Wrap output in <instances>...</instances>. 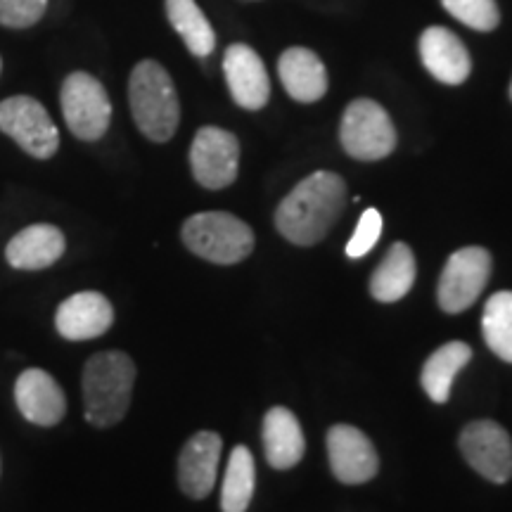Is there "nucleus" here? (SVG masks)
Here are the masks:
<instances>
[{
	"label": "nucleus",
	"instance_id": "1",
	"mask_svg": "<svg viewBox=\"0 0 512 512\" xmlns=\"http://www.w3.org/2000/svg\"><path fill=\"white\" fill-rule=\"evenodd\" d=\"M347 207V183L335 171H316L275 209V228L292 245L311 247L330 233Z\"/></svg>",
	"mask_w": 512,
	"mask_h": 512
},
{
	"label": "nucleus",
	"instance_id": "2",
	"mask_svg": "<svg viewBox=\"0 0 512 512\" xmlns=\"http://www.w3.org/2000/svg\"><path fill=\"white\" fill-rule=\"evenodd\" d=\"M136 363L124 351H100L83 368V411L93 427H114L131 406Z\"/></svg>",
	"mask_w": 512,
	"mask_h": 512
},
{
	"label": "nucleus",
	"instance_id": "3",
	"mask_svg": "<svg viewBox=\"0 0 512 512\" xmlns=\"http://www.w3.org/2000/svg\"><path fill=\"white\" fill-rule=\"evenodd\" d=\"M128 105L145 138L152 143H166L174 138L181 121V105L174 81L162 64L155 60L136 64L128 81Z\"/></svg>",
	"mask_w": 512,
	"mask_h": 512
},
{
	"label": "nucleus",
	"instance_id": "4",
	"mask_svg": "<svg viewBox=\"0 0 512 512\" xmlns=\"http://www.w3.org/2000/svg\"><path fill=\"white\" fill-rule=\"evenodd\" d=\"M183 245L204 261L233 266L254 249V230L228 211H202L190 216L181 230Z\"/></svg>",
	"mask_w": 512,
	"mask_h": 512
},
{
	"label": "nucleus",
	"instance_id": "5",
	"mask_svg": "<svg viewBox=\"0 0 512 512\" xmlns=\"http://www.w3.org/2000/svg\"><path fill=\"white\" fill-rule=\"evenodd\" d=\"M339 143L358 162H377L389 157L396 147V128L375 100H354L344 110L339 124Z\"/></svg>",
	"mask_w": 512,
	"mask_h": 512
},
{
	"label": "nucleus",
	"instance_id": "6",
	"mask_svg": "<svg viewBox=\"0 0 512 512\" xmlns=\"http://www.w3.org/2000/svg\"><path fill=\"white\" fill-rule=\"evenodd\" d=\"M60 102L67 128L76 138L93 143L105 136L112 121V102L95 76L86 72L69 74L62 83Z\"/></svg>",
	"mask_w": 512,
	"mask_h": 512
},
{
	"label": "nucleus",
	"instance_id": "7",
	"mask_svg": "<svg viewBox=\"0 0 512 512\" xmlns=\"http://www.w3.org/2000/svg\"><path fill=\"white\" fill-rule=\"evenodd\" d=\"M491 254L484 247H463L448 256L439 278L437 302L446 313H463L477 302L491 278Z\"/></svg>",
	"mask_w": 512,
	"mask_h": 512
},
{
	"label": "nucleus",
	"instance_id": "8",
	"mask_svg": "<svg viewBox=\"0 0 512 512\" xmlns=\"http://www.w3.org/2000/svg\"><path fill=\"white\" fill-rule=\"evenodd\" d=\"M0 131L36 159H50L60 147V133L48 110L29 95L0 102Z\"/></svg>",
	"mask_w": 512,
	"mask_h": 512
},
{
	"label": "nucleus",
	"instance_id": "9",
	"mask_svg": "<svg viewBox=\"0 0 512 512\" xmlns=\"http://www.w3.org/2000/svg\"><path fill=\"white\" fill-rule=\"evenodd\" d=\"M240 164V143L230 131L204 126L190 145V169L195 181L207 190H223L235 183Z\"/></svg>",
	"mask_w": 512,
	"mask_h": 512
},
{
	"label": "nucleus",
	"instance_id": "10",
	"mask_svg": "<svg viewBox=\"0 0 512 512\" xmlns=\"http://www.w3.org/2000/svg\"><path fill=\"white\" fill-rule=\"evenodd\" d=\"M460 451L467 465L494 484L512 477V439L494 420H475L460 432Z\"/></svg>",
	"mask_w": 512,
	"mask_h": 512
},
{
	"label": "nucleus",
	"instance_id": "11",
	"mask_svg": "<svg viewBox=\"0 0 512 512\" xmlns=\"http://www.w3.org/2000/svg\"><path fill=\"white\" fill-rule=\"evenodd\" d=\"M330 470L337 482L366 484L380 472V456L373 441L354 425H332L328 432Z\"/></svg>",
	"mask_w": 512,
	"mask_h": 512
},
{
	"label": "nucleus",
	"instance_id": "12",
	"mask_svg": "<svg viewBox=\"0 0 512 512\" xmlns=\"http://www.w3.org/2000/svg\"><path fill=\"white\" fill-rule=\"evenodd\" d=\"M223 74L228 91L242 110H261L271 98V79L256 50L245 43H233L223 55Z\"/></svg>",
	"mask_w": 512,
	"mask_h": 512
},
{
	"label": "nucleus",
	"instance_id": "13",
	"mask_svg": "<svg viewBox=\"0 0 512 512\" xmlns=\"http://www.w3.org/2000/svg\"><path fill=\"white\" fill-rule=\"evenodd\" d=\"M223 439L216 432H197L178 456V484L185 496L202 501L211 494L219 472Z\"/></svg>",
	"mask_w": 512,
	"mask_h": 512
},
{
	"label": "nucleus",
	"instance_id": "14",
	"mask_svg": "<svg viewBox=\"0 0 512 512\" xmlns=\"http://www.w3.org/2000/svg\"><path fill=\"white\" fill-rule=\"evenodd\" d=\"M114 323L110 299L100 292H79L64 299L55 313V328L64 339L86 342L105 335Z\"/></svg>",
	"mask_w": 512,
	"mask_h": 512
},
{
	"label": "nucleus",
	"instance_id": "15",
	"mask_svg": "<svg viewBox=\"0 0 512 512\" xmlns=\"http://www.w3.org/2000/svg\"><path fill=\"white\" fill-rule=\"evenodd\" d=\"M15 401L19 413L29 422L41 427H53L67 413V399H64L62 387L53 375L46 370L29 368L17 377Z\"/></svg>",
	"mask_w": 512,
	"mask_h": 512
},
{
	"label": "nucleus",
	"instance_id": "16",
	"mask_svg": "<svg viewBox=\"0 0 512 512\" xmlns=\"http://www.w3.org/2000/svg\"><path fill=\"white\" fill-rule=\"evenodd\" d=\"M420 60L427 72L446 86H460L472 72L463 41L444 27H430L420 36Z\"/></svg>",
	"mask_w": 512,
	"mask_h": 512
},
{
	"label": "nucleus",
	"instance_id": "17",
	"mask_svg": "<svg viewBox=\"0 0 512 512\" xmlns=\"http://www.w3.org/2000/svg\"><path fill=\"white\" fill-rule=\"evenodd\" d=\"M261 439H264L268 465L275 467V470H292L304 458V432L297 415L290 408L275 406L266 413L264 427H261Z\"/></svg>",
	"mask_w": 512,
	"mask_h": 512
},
{
	"label": "nucleus",
	"instance_id": "18",
	"mask_svg": "<svg viewBox=\"0 0 512 512\" xmlns=\"http://www.w3.org/2000/svg\"><path fill=\"white\" fill-rule=\"evenodd\" d=\"M62 254L64 235L50 223H36V226L19 230L5 249V259L17 271H43L60 261Z\"/></svg>",
	"mask_w": 512,
	"mask_h": 512
},
{
	"label": "nucleus",
	"instance_id": "19",
	"mask_svg": "<svg viewBox=\"0 0 512 512\" xmlns=\"http://www.w3.org/2000/svg\"><path fill=\"white\" fill-rule=\"evenodd\" d=\"M278 74L285 91L297 102H318L328 93V72L309 48H290L280 55Z\"/></svg>",
	"mask_w": 512,
	"mask_h": 512
},
{
	"label": "nucleus",
	"instance_id": "20",
	"mask_svg": "<svg viewBox=\"0 0 512 512\" xmlns=\"http://www.w3.org/2000/svg\"><path fill=\"white\" fill-rule=\"evenodd\" d=\"M415 275H418V264L413 249L403 242H394L370 278V294L384 304L399 302L411 292Z\"/></svg>",
	"mask_w": 512,
	"mask_h": 512
},
{
	"label": "nucleus",
	"instance_id": "21",
	"mask_svg": "<svg viewBox=\"0 0 512 512\" xmlns=\"http://www.w3.org/2000/svg\"><path fill=\"white\" fill-rule=\"evenodd\" d=\"M472 358V347L465 342H446L427 358L422 366L420 382L427 396L434 403H446L451 396V387L456 375L463 370Z\"/></svg>",
	"mask_w": 512,
	"mask_h": 512
},
{
	"label": "nucleus",
	"instance_id": "22",
	"mask_svg": "<svg viewBox=\"0 0 512 512\" xmlns=\"http://www.w3.org/2000/svg\"><path fill=\"white\" fill-rule=\"evenodd\" d=\"M166 17L192 55L209 57L214 53L216 34L195 0H166Z\"/></svg>",
	"mask_w": 512,
	"mask_h": 512
},
{
	"label": "nucleus",
	"instance_id": "23",
	"mask_svg": "<svg viewBox=\"0 0 512 512\" xmlns=\"http://www.w3.org/2000/svg\"><path fill=\"white\" fill-rule=\"evenodd\" d=\"M256 486V465L254 456L247 446H235L228 458L226 477L221 489V510L223 512H247L252 503Z\"/></svg>",
	"mask_w": 512,
	"mask_h": 512
},
{
	"label": "nucleus",
	"instance_id": "24",
	"mask_svg": "<svg viewBox=\"0 0 512 512\" xmlns=\"http://www.w3.org/2000/svg\"><path fill=\"white\" fill-rule=\"evenodd\" d=\"M482 335L486 347L505 363H512V292H496L484 306Z\"/></svg>",
	"mask_w": 512,
	"mask_h": 512
},
{
	"label": "nucleus",
	"instance_id": "25",
	"mask_svg": "<svg viewBox=\"0 0 512 512\" xmlns=\"http://www.w3.org/2000/svg\"><path fill=\"white\" fill-rule=\"evenodd\" d=\"M441 5L475 31H494L501 22L496 0H441Z\"/></svg>",
	"mask_w": 512,
	"mask_h": 512
},
{
	"label": "nucleus",
	"instance_id": "26",
	"mask_svg": "<svg viewBox=\"0 0 512 512\" xmlns=\"http://www.w3.org/2000/svg\"><path fill=\"white\" fill-rule=\"evenodd\" d=\"M48 0H0V24L10 29H29L46 15Z\"/></svg>",
	"mask_w": 512,
	"mask_h": 512
},
{
	"label": "nucleus",
	"instance_id": "27",
	"mask_svg": "<svg viewBox=\"0 0 512 512\" xmlns=\"http://www.w3.org/2000/svg\"><path fill=\"white\" fill-rule=\"evenodd\" d=\"M382 235V214L377 209H366L361 214V219H358V226L354 230V235H351V240L347 242V252L349 259H361V256H366L370 249L377 245V240H380Z\"/></svg>",
	"mask_w": 512,
	"mask_h": 512
},
{
	"label": "nucleus",
	"instance_id": "28",
	"mask_svg": "<svg viewBox=\"0 0 512 512\" xmlns=\"http://www.w3.org/2000/svg\"><path fill=\"white\" fill-rule=\"evenodd\" d=\"M510 98H512V86H510Z\"/></svg>",
	"mask_w": 512,
	"mask_h": 512
},
{
	"label": "nucleus",
	"instance_id": "29",
	"mask_svg": "<svg viewBox=\"0 0 512 512\" xmlns=\"http://www.w3.org/2000/svg\"><path fill=\"white\" fill-rule=\"evenodd\" d=\"M0 69H3V62H0Z\"/></svg>",
	"mask_w": 512,
	"mask_h": 512
}]
</instances>
